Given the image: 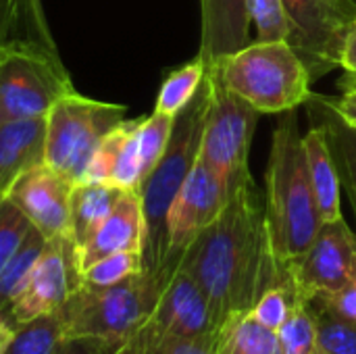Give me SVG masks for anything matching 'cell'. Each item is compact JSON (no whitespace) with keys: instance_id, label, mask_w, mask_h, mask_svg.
Segmentation results:
<instances>
[{"instance_id":"obj_1","label":"cell","mask_w":356,"mask_h":354,"mask_svg":"<svg viewBox=\"0 0 356 354\" xmlns=\"http://www.w3.org/2000/svg\"><path fill=\"white\" fill-rule=\"evenodd\" d=\"M179 267L200 286L217 328L246 315L267 288L288 284L271 252L265 196L252 175L236 188L215 223L179 255Z\"/></svg>"},{"instance_id":"obj_2","label":"cell","mask_w":356,"mask_h":354,"mask_svg":"<svg viewBox=\"0 0 356 354\" xmlns=\"http://www.w3.org/2000/svg\"><path fill=\"white\" fill-rule=\"evenodd\" d=\"M263 196L271 252L288 277V269L307 252L321 227L296 111L282 113L275 123Z\"/></svg>"},{"instance_id":"obj_3","label":"cell","mask_w":356,"mask_h":354,"mask_svg":"<svg viewBox=\"0 0 356 354\" xmlns=\"http://www.w3.org/2000/svg\"><path fill=\"white\" fill-rule=\"evenodd\" d=\"M177 263L179 257H173L161 271L144 269L113 286L81 284L58 309L65 338L90 340L115 353L146 323Z\"/></svg>"},{"instance_id":"obj_4","label":"cell","mask_w":356,"mask_h":354,"mask_svg":"<svg viewBox=\"0 0 356 354\" xmlns=\"http://www.w3.org/2000/svg\"><path fill=\"white\" fill-rule=\"evenodd\" d=\"M209 102L211 90L204 77L194 100L175 117V125L161 161L146 175L138 190L146 223V240L142 252L146 271H161L171 261L169 211L200 154V140L209 113Z\"/></svg>"},{"instance_id":"obj_5","label":"cell","mask_w":356,"mask_h":354,"mask_svg":"<svg viewBox=\"0 0 356 354\" xmlns=\"http://www.w3.org/2000/svg\"><path fill=\"white\" fill-rule=\"evenodd\" d=\"M223 86L261 115L296 111L311 96V73L286 40L252 42L209 67Z\"/></svg>"},{"instance_id":"obj_6","label":"cell","mask_w":356,"mask_h":354,"mask_svg":"<svg viewBox=\"0 0 356 354\" xmlns=\"http://www.w3.org/2000/svg\"><path fill=\"white\" fill-rule=\"evenodd\" d=\"M127 106L102 102L71 90L46 115L44 163L79 184L102 140L125 119Z\"/></svg>"},{"instance_id":"obj_7","label":"cell","mask_w":356,"mask_h":354,"mask_svg":"<svg viewBox=\"0 0 356 354\" xmlns=\"http://www.w3.org/2000/svg\"><path fill=\"white\" fill-rule=\"evenodd\" d=\"M71 90L58 50L27 40H8L0 48V123L46 117Z\"/></svg>"},{"instance_id":"obj_8","label":"cell","mask_w":356,"mask_h":354,"mask_svg":"<svg viewBox=\"0 0 356 354\" xmlns=\"http://www.w3.org/2000/svg\"><path fill=\"white\" fill-rule=\"evenodd\" d=\"M207 81L211 102L200 140V159L223 177L232 196L250 177L248 154L261 113L229 92L213 71H207Z\"/></svg>"},{"instance_id":"obj_9","label":"cell","mask_w":356,"mask_h":354,"mask_svg":"<svg viewBox=\"0 0 356 354\" xmlns=\"http://www.w3.org/2000/svg\"><path fill=\"white\" fill-rule=\"evenodd\" d=\"M305 300L330 296L356 282V234L344 217L321 223L307 252L288 269Z\"/></svg>"},{"instance_id":"obj_10","label":"cell","mask_w":356,"mask_h":354,"mask_svg":"<svg viewBox=\"0 0 356 354\" xmlns=\"http://www.w3.org/2000/svg\"><path fill=\"white\" fill-rule=\"evenodd\" d=\"M81 284L77 246L69 236L52 238L48 240L25 288L6 309L4 317L13 328H19L35 317L54 313Z\"/></svg>"},{"instance_id":"obj_11","label":"cell","mask_w":356,"mask_h":354,"mask_svg":"<svg viewBox=\"0 0 356 354\" xmlns=\"http://www.w3.org/2000/svg\"><path fill=\"white\" fill-rule=\"evenodd\" d=\"M282 6L288 23L286 42L302 58L311 79L338 69L348 23L327 0H282Z\"/></svg>"},{"instance_id":"obj_12","label":"cell","mask_w":356,"mask_h":354,"mask_svg":"<svg viewBox=\"0 0 356 354\" xmlns=\"http://www.w3.org/2000/svg\"><path fill=\"white\" fill-rule=\"evenodd\" d=\"M211 330H217L211 307L194 277L177 263L159 296L154 311L129 340L156 344L173 338L200 336Z\"/></svg>"},{"instance_id":"obj_13","label":"cell","mask_w":356,"mask_h":354,"mask_svg":"<svg viewBox=\"0 0 356 354\" xmlns=\"http://www.w3.org/2000/svg\"><path fill=\"white\" fill-rule=\"evenodd\" d=\"M227 200V184L198 154L169 211V259L179 257L211 223H215Z\"/></svg>"},{"instance_id":"obj_14","label":"cell","mask_w":356,"mask_h":354,"mask_svg":"<svg viewBox=\"0 0 356 354\" xmlns=\"http://www.w3.org/2000/svg\"><path fill=\"white\" fill-rule=\"evenodd\" d=\"M71 184L46 163L27 171L8 192V200L29 219L46 240L69 236Z\"/></svg>"},{"instance_id":"obj_15","label":"cell","mask_w":356,"mask_h":354,"mask_svg":"<svg viewBox=\"0 0 356 354\" xmlns=\"http://www.w3.org/2000/svg\"><path fill=\"white\" fill-rule=\"evenodd\" d=\"M146 223L142 211V198L138 190H123L96 234L77 248L79 269H88L96 261L115 252H144Z\"/></svg>"},{"instance_id":"obj_16","label":"cell","mask_w":356,"mask_h":354,"mask_svg":"<svg viewBox=\"0 0 356 354\" xmlns=\"http://www.w3.org/2000/svg\"><path fill=\"white\" fill-rule=\"evenodd\" d=\"M140 119H123L94 152L81 182L106 184L119 190H140L142 163L138 150Z\"/></svg>"},{"instance_id":"obj_17","label":"cell","mask_w":356,"mask_h":354,"mask_svg":"<svg viewBox=\"0 0 356 354\" xmlns=\"http://www.w3.org/2000/svg\"><path fill=\"white\" fill-rule=\"evenodd\" d=\"M248 0H200V52L207 69L238 52L250 35Z\"/></svg>"},{"instance_id":"obj_18","label":"cell","mask_w":356,"mask_h":354,"mask_svg":"<svg viewBox=\"0 0 356 354\" xmlns=\"http://www.w3.org/2000/svg\"><path fill=\"white\" fill-rule=\"evenodd\" d=\"M305 106L311 125H315L327 140L340 184L346 190L356 215V125L342 115L334 96L311 92Z\"/></svg>"},{"instance_id":"obj_19","label":"cell","mask_w":356,"mask_h":354,"mask_svg":"<svg viewBox=\"0 0 356 354\" xmlns=\"http://www.w3.org/2000/svg\"><path fill=\"white\" fill-rule=\"evenodd\" d=\"M46 117L0 123V198L33 167L44 165Z\"/></svg>"},{"instance_id":"obj_20","label":"cell","mask_w":356,"mask_h":354,"mask_svg":"<svg viewBox=\"0 0 356 354\" xmlns=\"http://www.w3.org/2000/svg\"><path fill=\"white\" fill-rule=\"evenodd\" d=\"M302 146L307 156V171L309 182L313 188V196L317 202V211L321 223L336 221L342 217V202H340V175L330 152L325 136L311 125L307 134H302Z\"/></svg>"},{"instance_id":"obj_21","label":"cell","mask_w":356,"mask_h":354,"mask_svg":"<svg viewBox=\"0 0 356 354\" xmlns=\"http://www.w3.org/2000/svg\"><path fill=\"white\" fill-rule=\"evenodd\" d=\"M123 190L106 184L79 182L71 190V227L69 238L79 248L83 246L102 221L111 215L119 194Z\"/></svg>"},{"instance_id":"obj_22","label":"cell","mask_w":356,"mask_h":354,"mask_svg":"<svg viewBox=\"0 0 356 354\" xmlns=\"http://www.w3.org/2000/svg\"><path fill=\"white\" fill-rule=\"evenodd\" d=\"M217 354H284V346L280 332L261 325L246 313L219 328Z\"/></svg>"},{"instance_id":"obj_23","label":"cell","mask_w":356,"mask_h":354,"mask_svg":"<svg viewBox=\"0 0 356 354\" xmlns=\"http://www.w3.org/2000/svg\"><path fill=\"white\" fill-rule=\"evenodd\" d=\"M46 244H48V240L35 227H31L27 232V236L23 238V242L19 244V248L15 250V255L4 265V269L0 271V309H2V313H6V309L13 305V300L25 288Z\"/></svg>"},{"instance_id":"obj_24","label":"cell","mask_w":356,"mask_h":354,"mask_svg":"<svg viewBox=\"0 0 356 354\" xmlns=\"http://www.w3.org/2000/svg\"><path fill=\"white\" fill-rule=\"evenodd\" d=\"M204 77H207V65L200 56L173 69L159 88L154 111L169 117H177L194 100Z\"/></svg>"},{"instance_id":"obj_25","label":"cell","mask_w":356,"mask_h":354,"mask_svg":"<svg viewBox=\"0 0 356 354\" xmlns=\"http://www.w3.org/2000/svg\"><path fill=\"white\" fill-rule=\"evenodd\" d=\"M67 344L58 311L19 325L6 354H58Z\"/></svg>"},{"instance_id":"obj_26","label":"cell","mask_w":356,"mask_h":354,"mask_svg":"<svg viewBox=\"0 0 356 354\" xmlns=\"http://www.w3.org/2000/svg\"><path fill=\"white\" fill-rule=\"evenodd\" d=\"M284 354H319L317 346V317L311 300L296 298L286 323L280 330Z\"/></svg>"},{"instance_id":"obj_27","label":"cell","mask_w":356,"mask_h":354,"mask_svg":"<svg viewBox=\"0 0 356 354\" xmlns=\"http://www.w3.org/2000/svg\"><path fill=\"white\" fill-rule=\"evenodd\" d=\"M173 125H175V117L163 115L159 111H152V115L140 119L138 150H140V163H142V182L154 169V165L161 161V156L169 144Z\"/></svg>"},{"instance_id":"obj_28","label":"cell","mask_w":356,"mask_h":354,"mask_svg":"<svg viewBox=\"0 0 356 354\" xmlns=\"http://www.w3.org/2000/svg\"><path fill=\"white\" fill-rule=\"evenodd\" d=\"M144 271V257L142 252H115L108 255L100 261H96L94 265H90L88 269L81 271V280L88 286H113L119 284L131 275H138Z\"/></svg>"},{"instance_id":"obj_29","label":"cell","mask_w":356,"mask_h":354,"mask_svg":"<svg viewBox=\"0 0 356 354\" xmlns=\"http://www.w3.org/2000/svg\"><path fill=\"white\" fill-rule=\"evenodd\" d=\"M313 305L317 317L319 354H356V325L340 319L327 309Z\"/></svg>"},{"instance_id":"obj_30","label":"cell","mask_w":356,"mask_h":354,"mask_svg":"<svg viewBox=\"0 0 356 354\" xmlns=\"http://www.w3.org/2000/svg\"><path fill=\"white\" fill-rule=\"evenodd\" d=\"M219 348V328L192 338H173L156 344H144L138 340H127L111 354H217Z\"/></svg>"},{"instance_id":"obj_31","label":"cell","mask_w":356,"mask_h":354,"mask_svg":"<svg viewBox=\"0 0 356 354\" xmlns=\"http://www.w3.org/2000/svg\"><path fill=\"white\" fill-rule=\"evenodd\" d=\"M300 294L294 290L292 282L288 284H275L271 288H267L259 300L254 303V307L248 311V315L252 319H257L261 325L273 330V332H280L282 325L286 323L290 311H292V305L296 303Z\"/></svg>"},{"instance_id":"obj_32","label":"cell","mask_w":356,"mask_h":354,"mask_svg":"<svg viewBox=\"0 0 356 354\" xmlns=\"http://www.w3.org/2000/svg\"><path fill=\"white\" fill-rule=\"evenodd\" d=\"M250 21L257 27V40L273 42L288 38V23L282 0H248Z\"/></svg>"},{"instance_id":"obj_33","label":"cell","mask_w":356,"mask_h":354,"mask_svg":"<svg viewBox=\"0 0 356 354\" xmlns=\"http://www.w3.org/2000/svg\"><path fill=\"white\" fill-rule=\"evenodd\" d=\"M29 230V219L8 198H0V271L15 255Z\"/></svg>"},{"instance_id":"obj_34","label":"cell","mask_w":356,"mask_h":354,"mask_svg":"<svg viewBox=\"0 0 356 354\" xmlns=\"http://www.w3.org/2000/svg\"><path fill=\"white\" fill-rule=\"evenodd\" d=\"M311 303L327 309L330 313L338 315L340 319L356 325V282L342 288V290H338V292H334V294H330V296H321V298H315Z\"/></svg>"},{"instance_id":"obj_35","label":"cell","mask_w":356,"mask_h":354,"mask_svg":"<svg viewBox=\"0 0 356 354\" xmlns=\"http://www.w3.org/2000/svg\"><path fill=\"white\" fill-rule=\"evenodd\" d=\"M19 38V2L0 0V48Z\"/></svg>"},{"instance_id":"obj_36","label":"cell","mask_w":356,"mask_h":354,"mask_svg":"<svg viewBox=\"0 0 356 354\" xmlns=\"http://www.w3.org/2000/svg\"><path fill=\"white\" fill-rule=\"evenodd\" d=\"M340 67L346 73L356 75V19L346 29L344 42H342V52H340Z\"/></svg>"},{"instance_id":"obj_37","label":"cell","mask_w":356,"mask_h":354,"mask_svg":"<svg viewBox=\"0 0 356 354\" xmlns=\"http://www.w3.org/2000/svg\"><path fill=\"white\" fill-rule=\"evenodd\" d=\"M58 354H108L102 346L90 342V340H67L63 351Z\"/></svg>"},{"instance_id":"obj_38","label":"cell","mask_w":356,"mask_h":354,"mask_svg":"<svg viewBox=\"0 0 356 354\" xmlns=\"http://www.w3.org/2000/svg\"><path fill=\"white\" fill-rule=\"evenodd\" d=\"M327 4L350 25L356 19V0H327Z\"/></svg>"},{"instance_id":"obj_39","label":"cell","mask_w":356,"mask_h":354,"mask_svg":"<svg viewBox=\"0 0 356 354\" xmlns=\"http://www.w3.org/2000/svg\"><path fill=\"white\" fill-rule=\"evenodd\" d=\"M334 100H336V106L342 111V115L356 125V94H342L338 98L334 96Z\"/></svg>"},{"instance_id":"obj_40","label":"cell","mask_w":356,"mask_h":354,"mask_svg":"<svg viewBox=\"0 0 356 354\" xmlns=\"http://www.w3.org/2000/svg\"><path fill=\"white\" fill-rule=\"evenodd\" d=\"M15 330H17V328H13L10 323H8L6 328L0 330V354H6L10 342H13V338H15Z\"/></svg>"},{"instance_id":"obj_41","label":"cell","mask_w":356,"mask_h":354,"mask_svg":"<svg viewBox=\"0 0 356 354\" xmlns=\"http://www.w3.org/2000/svg\"><path fill=\"white\" fill-rule=\"evenodd\" d=\"M340 88H342V94H356V75L346 73L340 81Z\"/></svg>"},{"instance_id":"obj_42","label":"cell","mask_w":356,"mask_h":354,"mask_svg":"<svg viewBox=\"0 0 356 354\" xmlns=\"http://www.w3.org/2000/svg\"><path fill=\"white\" fill-rule=\"evenodd\" d=\"M6 325H8V321H6V317H4V313H2V309H0V330L6 328Z\"/></svg>"}]
</instances>
